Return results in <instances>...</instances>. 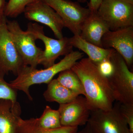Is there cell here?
<instances>
[{"label": "cell", "mask_w": 133, "mask_h": 133, "mask_svg": "<svg viewBox=\"0 0 133 133\" xmlns=\"http://www.w3.org/2000/svg\"><path fill=\"white\" fill-rule=\"evenodd\" d=\"M82 82L85 97L91 110L111 109L115 100L108 78L88 58H82L71 68Z\"/></svg>", "instance_id": "obj_1"}, {"label": "cell", "mask_w": 133, "mask_h": 133, "mask_svg": "<svg viewBox=\"0 0 133 133\" xmlns=\"http://www.w3.org/2000/svg\"><path fill=\"white\" fill-rule=\"evenodd\" d=\"M84 56L83 52L78 51H72L65 56L64 58L57 63L41 70L25 65L17 76L16 78L10 81V84L16 90L23 92L30 100L32 101L33 98L29 90L31 86L42 84H48L57 74L65 70L71 69L79 60L83 58Z\"/></svg>", "instance_id": "obj_2"}, {"label": "cell", "mask_w": 133, "mask_h": 133, "mask_svg": "<svg viewBox=\"0 0 133 133\" xmlns=\"http://www.w3.org/2000/svg\"><path fill=\"white\" fill-rule=\"evenodd\" d=\"M110 59L114 66V70L108 78L115 101L121 104H133V71L115 50Z\"/></svg>", "instance_id": "obj_3"}, {"label": "cell", "mask_w": 133, "mask_h": 133, "mask_svg": "<svg viewBox=\"0 0 133 133\" xmlns=\"http://www.w3.org/2000/svg\"><path fill=\"white\" fill-rule=\"evenodd\" d=\"M97 14L110 30L133 26V3L125 0H102Z\"/></svg>", "instance_id": "obj_4"}, {"label": "cell", "mask_w": 133, "mask_h": 133, "mask_svg": "<svg viewBox=\"0 0 133 133\" xmlns=\"http://www.w3.org/2000/svg\"><path fill=\"white\" fill-rule=\"evenodd\" d=\"M42 26L37 23H29L27 30L32 33L36 40H41L44 44L45 49L39 58L38 64L42 65L45 69L55 64L56 60L60 56H65L71 52L73 47L70 44L69 38H50L45 35Z\"/></svg>", "instance_id": "obj_5"}, {"label": "cell", "mask_w": 133, "mask_h": 133, "mask_svg": "<svg viewBox=\"0 0 133 133\" xmlns=\"http://www.w3.org/2000/svg\"><path fill=\"white\" fill-rule=\"evenodd\" d=\"M87 124L94 133H131L116 102L109 110L91 111Z\"/></svg>", "instance_id": "obj_6"}, {"label": "cell", "mask_w": 133, "mask_h": 133, "mask_svg": "<svg viewBox=\"0 0 133 133\" xmlns=\"http://www.w3.org/2000/svg\"><path fill=\"white\" fill-rule=\"evenodd\" d=\"M7 26L24 65L36 68L43 50L36 45L35 36L22 30L16 21L7 20Z\"/></svg>", "instance_id": "obj_7"}, {"label": "cell", "mask_w": 133, "mask_h": 133, "mask_svg": "<svg viewBox=\"0 0 133 133\" xmlns=\"http://www.w3.org/2000/svg\"><path fill=\"white\" fill-rule=\"evenodd\" d=\"M43 1L59 15L65 27L74 35H80L83 24L91 13L88 8L83 7L79 2L70 0Z\"/></svg>", "instance_id": "obj_8"}, {"label": "cell", "mask_w": 133, "mask_h": 133, "mask_svg": "<svg viewBox=\"0 0 133 133\" xmlns=\"http://www.w3.org/2000/svg\"><path fill=\"white\" fill-rule=\"evenodd\" d=\"M7 18L0 25V71L17 76L24 66L7 26Z\"/></svg>", "instance_id": "obj_9"}, {"label": "cell", "mask_w": 133, "mask_h": 133, "mask_svg": "<svg viewBox=\"0 0 133 133\" xmlns=\"http://www.w3.org/2000/svg\"><path fill=\"white\" fill-rule=\"evenodd\" d=\"M24 16L30 21L45 24L52 30L57 39L63 37L62 30L64 25L59 15L43 0H35L27 5Z\"/></svg>", "instance_id": "obj_10"}, {"label": "cell", "mask_w": 133, "mask_h": 133, "mask_svg": "<svg viewBox=\"0 0 133 133\" xmlns=\"http://www.w3.org/2000/svg\"><path fill=\"white\" fill-rule=\"evenodd\" d=\"M101 44L105 49H113L124 58L133 71V26L114 31L109 30L102 37Z\"/></svg>", "instance_id": "obj_11"}, {"label": "cell", "mask_w": 133, "mask_h": 133, "mask_svg": "<svg viewBox=\"0 0 133 133\" xmlns=\"http://www.w3.org/2000/svg\"><path fill=\"white\" fill-rule=\"evenodd\" d=\"M58 110L62 127H72L86 125L91 111L85 98L81 95L71 102L59 104Z\"/></svg>", "instance_id": "obj_12"}, {"label": "cell", "mask_w": 133, "mask_h": 133, "mask_svg": "<svg viewBox=\"0 0 133 133\" xmlns=\"http://www.w3.org/2000/svg\"><path fill=\"white\" fill-rule=\"evenodd\" d=\"M109 30L107 24L97 12H91L83 24L79 36L88 42L102 48V37Z\"/></svg>", "instance_id": "obj_13"}, {"label": "cell", "mask_w": 133, "mask_h": 133, "mask_svg": "<svg viewBox=\"0 0 133 133\" xmlns=\"http://www.w3.org/2000/svg\"><path fill=\"white\" fill-rule=\"evenodd\" d=\"M22 109L19 102L0 99V133H17Z\"/></svg>", "instance_id": "obj_14"}, {"label": "cell", "mask_w": 133, "mask_h": 133, "mask_svg": "<svg viewBox=\"0 0 133 133\" xmlns=\"http://www.w3.org/2000/svg\"><path fill=\"white\" fill-rule=\"evenodd\" d=\"M69 39L73 48L78 49L86 54L89 59L97 65L104 60L110 59L115 50L113 49H105L97 46L83 39L78 35H74Z\"/></svg>", "instance_id": "obj_15"}, {"label": "cell", "mask_w": 133, "mask_h": 133, "mask_svg": "<svg viewBox=\"0 0 133 133\" xmlns=\"http://www.w3.org/2000/svg\"><path fill=\"white\" fill-rule=\"evenodd\" d=\"M79 95L61 84L57 79H52L48 84L43 94L45 100L49 102L66 104L73 101Z\"/></svg>", "instance_id": "obj_16"}, {"label": "cell", "mask_w": 133, "mask_h": 133, "mask_svg": "<svg viewBox=\"0 0 133 133\" xmlns=\"http://www.w3.org/2000/svg\"><path fill=\"white\" fill-rule=\"evenodd\" d=\"M78 127H62L52 129H44L36 123L35 118L23 119L20 118L17 125V133H77Z\"/></svg>", "instance_id": "obj_17"}, {"label": "cell", "mask_w": 133, "mask_h": 133, "mask_svg": "<svg viewBox=\"0 0 133 133\" xmlns=\"http://www.w3.org/2000/svg\"><path fill=\"white\" fill-rule=\"evenodd\" d=\"M57 79L62 85L78 95L85 96V93L82 82L71 69L60 72Z\"/></svg>", "instance_id": "obj_18"}, {"label": "cell", "mask_w": 133, "mask_h": 133, "mask_svg": "<svg viewBox=\"0 0 133 133\" xmlns=\"http://www.w3.org/2000/svg\"><path fill=\"white\" fill-rule=\"evenodd\" d=\"M35 120L37 125L44 129H55L62 127L58 110L52 109L49 106H46L41 117Z\"/></svg>", "instance_id": "obj_19"}, {"label": "cell", "mask_w": 133, "mask_h": 133, "mask_svg": "<svg viewBox=\"0 0 133 133\" xmlns=\"http://www.w3.org/2000/svg\"><path fill=\"white\" fill-rule=\"evenodd\" d=\"M35 0H9L6 3L5 15L6 17L16 18L23 13L27 5Z\"/></svg>", "instance_id": "obj_20"}, {"label": "cell", "mask_w": 133, "mask_h": 133, "mask_svg": "<svg viewBox=\"0 0 133 133\" xmlns=\"http://www.w3.org/2000/svg\"><path fill=\"white\" fill-rule=\"evenodd\" d=\"M5 74L0 71V99L17 101V90L10 85L4 79Z\"/></svg>", "instance_id": "obj_21"}, {"label": "cell", "mask_w": 133, "mask_h": 133, "mask_svg": "<svg viewBox=\"0 0 133 133\" xmlns=\"http://www.w3.org/2000/svg\"><path fill=\"white\" fill-rule=\"evenodd\" d=\"M119 103L120 111L125 120L131 133H133V104Z\"/></svg>", "instance_id": "obj_22"}, {"label": "cell", "mask_w": 133, "mask_h": 133, "mask_svg": "<svg viewBox=\"0 0 133 133\" xmlns=\"http://www.w3.org/2000/svg\"><path fill=\"white\" fill-rule=\"evenodd\" d=\"M97 66L100 72L107 78L112 74L114 70V66L110 59L104 60Z\"/></svg>", "instance_id": "obj_23"}, {"label": "cell", "mask_w": 133, "mask_h": 133, "mask_svg": "<svg viewBox=\"0 0 133 133\" xmlns=\"http://www.w3.org/2000/svg\"><path fill=\"white\" fill-rule=\"evenodd\" d=\"M102 0H90L88 4V8L91 12H97Z\"/></svg>", "instance_id": "obj_24"}, {"label": "cell", "mask_w": 133, "mask_h": 133, "mask_svg": "<svg viewBox=\"0 0 133 133\" xmlns=\"http://www.w3.org/2000/svg\"><path fill=\"white\" fill-rule=\"evenodd\" d=\"M6 4V0H0V25L6 18L4 13Z\"/></svg>", "instance_id": "obj_25"}, {"label": "cell", "mask_w": 133, "mask_h": 133, "mask_svg": "<svg viewBox=\"0 0 133 133\" xmlns=\"http://www.w3.org/2000/svg\"><path fill=\"white\" fill-rule=\"evenodd\" d=\"M78 133H94L87 124L81 131H79Z\"/></svg>", "instance_id": "obj_26"}, {"label": "cell", "mask_w": 133, "mask_h": 133, "mask_svg": "<svg viewBox=\"0 0 133 133\" xmlns=\"http://www.w3.org/2000/svg\"><path fill=\"white\" fill-rule=\"evenodd\" d=\"M78 2L81 3H85L87 1V0H77Z\"/></svg>", "instance_id": "obj_27"}, {"label": "cell", "mask_w": 133, "mask_h": 133, "mask_svg": "<svg viewBox=\"0 0 133 133\" xmlns=\"http://www.w3.org/2000/svg\"><path fill=\"white\" fill-rule=\"evenodd\" d=\"M125 1H127L131 3H133V0H125Z\"/></svg>", "instance_id": "obj_28"}, {"label": "cell", "mask_w": 133, "mask_h": 133, "mask_svg": "<svg viewBox=\"0 0 133 133\" xmlns=\"http://www.w3.org/2000/svg\"><path fill=\"white\" fill-rule=\"evenodd\" d=\"M78 132H79V131H78V132L77 133H78Z\"/></svg>", "instance_id": "obj_29"}]
</instances>
